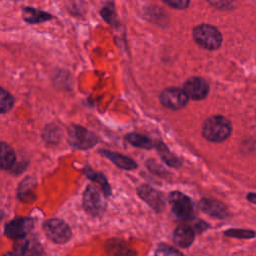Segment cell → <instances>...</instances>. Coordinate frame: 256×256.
<instances>
[{"label": "cell", "instance_id": "17", "mask_svg": "<svg viewBox=\"0 0 256 256\" xmlns=\"http://www.w3.org/2000/svg\"><path fill=\"white\" fill-rule=\"evenodd\" d=\"M23 18L26 22L29 23H39L43 21H47L51 18V15L47 14L46 12H42L33 8H25L23 10Z\"/></svg>", "mask_w": 256, "mask_h": 256}, {"label": "cell", "instance_id": "27", "mask_svg": "<svg viewBox=\"0 0 256 256\" xmlns=\"http://www.w3.org/2000/svg\"><path fill=\"white\" fill-rule=\"evenodd\" d=\"M5 256H18L17 254H12V253H8V254H6Z\"/></svg>", "mask_w": 256, "mask_h": 256}, {"label": "cell", "instance_id": "2", "mask_svg": "<svg viewBox=\"0 0 256 256\" xmlns=\"http://www.w3.org/2000/svg\"><path fill=\"white\" fill-rule=\"evenodd\" d=\"M194 41L207 50L217 49L222 42L221 33L217 28L208 24H201L193 29Z\"/></svg>", "mask_w": 256, "mask_h": 256}, {"label": "cell", "instance_id": "4", "mask_svg": "<svg viewBox=\"0 0 256 256\" xmlns=\"http://www.w3.org/2000/svg\"><path fill=\"white\" fill-rule=\"evenodd\" d=\"M169 202L172 211L177 218L184 221L191 220L193 218L194 208L189 197L181 192L174 191L169 195Z\"/></svg>", "mask_w": 256, "mask_h": 256}, {"label": "cell", "instance_id": "3", "mask_svg": "<svg viewBox=\"0 0 256 256\" xmlns=\"http://www.w3.org/2000/svg\"><path fill=\"white\" fill-rule=\"evenodd\" d=\"M83 206L91 216H100L106 206L102 193L94 185H89L83 194Z\"/></svg>", "mask_w": 256, "mask_h": 256}, {"label": "cell", "instance_id": "1", "mask_svg": "<svg viewBox=\"0 0 256 256\" xmlns=\"http://www.w3.org/2000/svg\"><path fill=\"white\" fill-rule=\"evenodd\" d=\"M202 134L208 141L222 142L231 134V123L223 116H212L204 122Z\"/></svg>", "mask_w": 256, "mask_h": 256}, {"label": "cell", "instance_id": "25", "mask_svg": "<svg viewBox=\"0 0 256 256\" xmlns=\"http://www.w3.org/2000/svg\"><path fill=\"white\" fill-rule=\"evenodd\" d=\"M211 5L219 9H227L230 8L233 0H207Z\"/></svg>", "mask_w": 256, "mask_h": 256}, {"label": "cell", "instance_id": "18", "mask_svg": "<svg viewBox=\"0 0 256 256\" xmlns=\"http://www.w3.org/2000/svg\"><path fill=\"white\" fill-rule=\"evenodd\" d=\"M126 139L130 144H132L136 147H140V148H144V149H150L152 147L151 140L148 137L141 135V134L131 133L126 136Z\"/></svg>", "mask_w": 256, "mask_h": 256}, {"label": "cell", "instance_id": "14", "mask_svg": "<svg viewBox=\"0 0 256 256\" xmlns=\"http://www.w3.org/2000/svg\"><path fill=\"white\" fill-rule=\"evenodd\" d=\"M101 153L107 157L108 159H110L115 165H117L118 167L122 168V169H127V170H131V169H135L136 168V163L126 157V156H123L121 154H118V153H114V152H110V151H101Z\"/></svg>", "mask_w": 256, "mask_h": 256}, {"label": "cell", "instance_id": "5", "mask_svg": "<svg viewBox=\"0 0 256 256\" xmlns=\"http://www.w3.org/2000/svg\"><path fill=\"white\" fill-rule=\"evenodd\" d=\"M46 236L53 242L63 244L71 238L70 227L63 221L57 218L47 220L43 225Z\"/></svg>", "mask_w": 256, "mask_h": 256}, {"label": "cell", "instance_id": "13", "mask_svg": "<svg viewBox=\"0 0 256 256\" xmlns=\"http://www.w3.org/2000/svg\"><path fill=\"white\" fill-rule=\"evenodd\" d=\"M200 208L203 212L209 214L210 216L217 218H224L227 215L225 206L217 200L214 199H202L200 201Z\"/></svg>", "mask_w": 256, "mask_h": 256}, {"label": "cell", "instance_id": "28", "mask_svg": "<svg viewBox=\"0 0 256 256\" xmlns=\"http://www.w3.org/2000/svg\"><path fill=\"white\" fill-rule=\"evenodd\" d=\"M2 218H3V212L0 210V222H1V220H2Z\"/></svg>", "mask_w": 256, "mask_h": 256}, {"label": "cell", "instance_id": "15", "mask_svg": "<svg viewBox=\"0 0 256 256\" xmlns=\"http://www.w3.org/2000/svg\"><path fill=\"white\" fill-rule=\"evenodd\" d=\"M15 152L7 143L0 142V169H9L15 162Z\"/></svg>", "mask_w": 256, "mask_h": 256}, {"label": "cell", "instance_id": "19", "mask_svg": "<svg viewBox=\"0 0 256 256\" xmlns=\"http://www.w3.org/2000/svg\"><path fill=\"white\" fill-rule=\"evenodd\" d=\"M14 104L12 95L5 89L0 87V113L8 112Z\"/></svg>", "mask_w": 256, "mask_h": 256}, {"label": "cell", "instance_id": "6", "mask_svg": "<svg viewBox=\"0 0 256 256\" xmlns=\"http://www.w3.org/2000/svg\"><path fill=\"white\" fill-rule=\"evenodd\" d=\"M68 140L70 144L79 149H88L96 144L95 135L87 129L73 125L68 130Z\"/></svg>", "mask_w": 256, "mask_h": 256}, {"label": "cell", "instance_id": "8", "mask_svg": "<svg viewBox=\"0 0 256 256\" xmlns=\"http://www.w3.org/2000/svg\"><path fill=\"white\" fill-rule=\"evenodd\" d=\"M33 228V221L27 217L13 219L5 227V234L12 239H20L27 235Z\"/></svg>", "mask_w": 256, "mask_h": 256}, {"label": "cell", "instance_id": "20", "mask_svg": "<svg viewBox=\"0 0 256 256\" xmlns=\"http://www.w3.org/2000/svg\"><path fill=\"white\" fill-rule=\"evenodd\" d=\"M87 175H88V177H89L90 179H92L93 181L98 182V183L101 185L103 191H104L107 195L110 194V188H109L108 182H107V180L105 179V177H104L102 174L95 173V172H92V171H87Z\"/></svg>", "mask_w": 256, "mask_h": 256}, {"label": "cell", "instance_id": "7", "mask_svg": "<svg viewBox=\"0 0 256 256\" xmlns=\"http://www.w3.org/2000/svg\"><path fill=\"white\" fill-rule=\"evenodd\" d=\"M160 101L163 106L169 109L178 110L187 104L188 96L183 89L171 87L162 91L160 95Z\"/></svg>", "mask_w": 256, "mask_h": 256}, {"label": "cell", "instance_id": "24", "mask_svg": "<svg viewBox=\"0 0 256 256\" xmlns=\"http://www.w3.org/2000/svg\"><path fill=\"white\" fill-rule=\"evenodd\" d=\"M167 5L176 9H184L188 6L190 0H163Z\"/></svg>", "mask_w": 256, "mask_h": 256}, {"label": "cell", "instance_id": "10", "mask_svg": "<svg viewBox=\"0 0 256 256\" xmlns=\"http://www.w3.org/2000/svg\"><path fill=\"white\" fill-rule=\"evenodd\" d=\"M15 251L18 256H44L42 246L37 240L27 239L26 237L17 239Z\"/></svg>", "mask_w": 256, "mask_h": 256}, {"label": "cell", "instance_id": "23", "mask_svg": "<svg viewBox=\"0 0 256 256\" xmlns=\"http://www.w3.org/2000/svg\"><path fill=\"white\" fill-rule=\"evenodd\" d=\"M160 153H161L163 159H164L169 165H172V166H177V165H179L178 160H177L173 155H171V154L169 153V151H168L164 146L160 149Z\"/></svg>", "mask_w": 256, "mask_h": 256}, {"label": "cell", "instance_id": "26", "mask_svg": "<svg viewBox=\"0 0 256 256\" xmlns=\"http://www.w3.org/2000/svg\"><path fill=\"white\" fill-rule=\"evenodd\" d=\"M247 199L250 201V202H253L256 204V194L255 193H250L247 195Z\"/></svg>", "mask_w": 256, "mask_h": 256}, {"label": "cell", "instance_id": "22", "mask_svg": "<svg viewBox=\"0 0 256 256\" xmlns=\"http://www.w3.org/2000/svg\"><path fill=\"white\" fill-rule=\"evenodd\" d=\"M226 235L228 236H233V237H240V238H250L253 237L255 234L252 231H247V230H238V229H233V230H228L225 232Z\"/></svg>", "mask_w": 256, "mask_h": 256}, {"label": "cell", "instance_id": "9", "mask_svg": "<svg viewBox=\"0 0 256 256\" xmlns=\"http://www.w3.org/2000/svg\"><path fill=\"white\" fill-rule=\"evenodd\" d=\"M183 90L188 98H192L193 100H201L208 95L209 86L204 79L199 77H191L184 83Z\"/></svg>", "mask_w": 256, "mask_h": 256}, {"label": "cell", "instance_id": "11", "mask_svg": "<svg viewBox=\"0 0 256 256\" xmlns=\"http://www.w3.org/2000/svg\"><path fill=\"white\" fill-rule=\"evenodd\" d=\"M138 194L144 201H146L150 206H152L156 210H161V208L164 205L161 194L149 186H140L138 188Z\"/></svg>", "mask_w": 256, "mask_h": 256}, {"label": "cell", "instance_id": "12", "mask_svg": "<svg viewBox=\"0 0 256 256\" xmlns=\"http://www.w3.org/2000/svg\"><path fill=\"white\" fill-rule=\"evenodd\" d=\"M173 240L177 246L186 248L190 246L194 240V231L188 225H180L174 231Z\"/></svg>", "mask_w": 256, "mask_h": 256}, {"label": "cell", "instance_id": "16", "mask_svg": "<svg viewBox=\"0 0 256 256\" xmlns=\"http://www.w3.org/2000/svg\"><path fill=\"white\" fill-rule=\"evenodd\" d=\"M107 251L113 256H131L132 250L127 247L126 243L119 240H110L107 242Z\"/></svg>", "mask_w": 256, "mask_h": 256}, {"label": "cell", "instance_id": "21", "mask_svg": "<svg viewBox=\"0 0 256 256\" xmlns=\"http://www.w3.org/2000/svg\"><path fill=\"white\" fill-rule=\"evenodd\" d=\"M155 256H183V255L175 248H172L166 245H161L156 250Z\"/></svg>", "mask_w": 256, "mask_h": 256}]
</instances>
